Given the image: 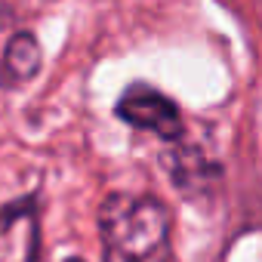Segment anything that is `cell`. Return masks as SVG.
<instances>
[{
    "label": "cell",
    "instance_id": "1",
    "mask_svg": "<svg viewBox=\"0 0 262 262\" xmlns=\"http://www.w3.org/2000/svg\"><path fill=\"white\" fill-rule=\"evenodd\" d=\"M170 213L158 198L114 191L102 201L99 231L105 253L129 262H173Z\"/></svg>",
    "mask_w": 262,
    "mask_h": 262
},
{
    "label": "cell",
    "instance_id": "2",
    "mask_svg": "<svg viewBox=\"0 0 262 262\" xmlns=\"http://www.w3.org/2000/svg\"><path fill=\"white\" fill-rule=\"evenodd\" d=\"M117 117L126 120L136 129H148V133L167 139V142H179L182 139V114L179 108L158 90L136 83L129 86L120 102H117Z\"/></svg>",
    "mask_w": 262,
    "mask_h": 262
},
{
    "label": "cell",
    "instance_id": "3",
    "mask_svg": "<svg viewBox=\"0 0 262 262\" xmlns=\"http://www.w3.org/2000/svg\"><path fill=\"white\" fill-rule=\"evenodd\" d=\"M40 62H43V53H40V43L34 34L28 31H19L7 40L4 47V62H0V83L7 90H16L28 80L37 77L40 71Z\"/></svg>",
    "mask_w": 262,
    "mask_h": 262
},
{
    "label": "cell",
    "instance_id": "4",
    "mask_svg": "<svg viewBox=\"0 0 262 262\" xmlns=\"http://www.w3.org/2000/svg\"><path fill=\"white\" fill-rule=\"evenodd\" d=\"M167 170L173 176V182L182 191H210L219 182V167L213 161L204 158L201 148H188L176 142V151L167 155Z\"/></svg>",
    "mask_w": 262,
    "mask_h": 262
},
{
    "label": "cell",
    "instance_id": "5",
    "mask_svg": "<svg viewBox=\"0 0 262 262\" xmlns=\"http://www.w3.org/2000/svg\"><path fill=\"white\" fill-rule=\"evenodd\" d=\"M105 262H129V259H123V256H114V253H105Z\"/></svg>",
    "mask_w": 262,
    "mask_h": 262
},
{
    "label": "cell",
    "instance_id": "6",
    "mask_svg": "<svg viewBox=\"0 0 262 262\" xmlns=\"http://www.w3.org/2000/svg\"><path fill=\"white\" fill-rule=\"evenodd\" d=\"M65 262H86V259H80V256H71V259H65Z\"/></svg>",
    "mask_w": 262,
    "mask_h": 262
}]
</instances>
